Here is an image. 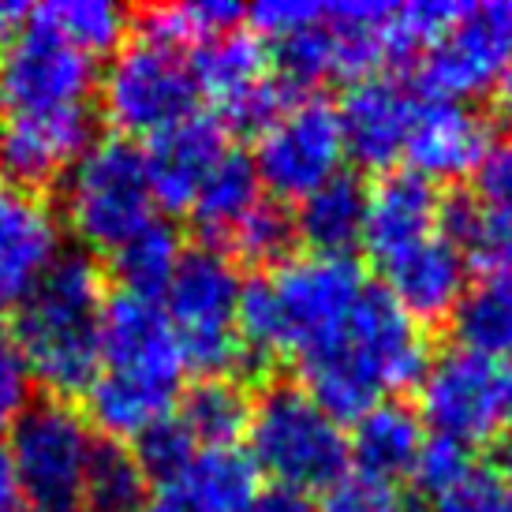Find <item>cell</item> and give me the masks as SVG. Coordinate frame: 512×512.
<instances>
[{
  "mask_svg": "<svg viewBox=\"0 0 512 512\" xmlns=\"http://www.w3.org/2000/svg\"><path fill=\"white\" fill-rule=\"evenodd\" d=\"M498 475L501 483H512V434H505L501 438V445H498Z\"/></svg>",
  "mask_w": 512,
  "mask_h": 512,
  "instance_id": "cell-46",
  "label": "cell"
},
{
  "mask_svg": "<svg viewBox=\"0 0 512 512\" xmlns=\"http://www.w3.org/2000/svg\"><path fill=\"white\" fill-rule=\"evenodd\" d=\"M449 326L460 352L483 356L490 363L512 359V281L483 277L479 285L464 288L449 314Z\"/></svg>",
  "mask_w": 512,
  "mask_h": 512,
  "instance_id": "cell-27",
  "label": "cell"
},
{
  "mask_svg": "<svg viewBox=\"0 0 512 512\" xmlns=\"http://www.w3.org/2000/svg\"><path fill=\"white\" fill-rule=\"evenodd\" d=\"M475 199L512 210V143H494L475 165Z\"/></svg>",
  "mask_w": 512,
  "mask_h": 512,
  "instance_id": "cell-42",
  "label": "cell"
},
{
  "mask_svg": "<svg viewBox=\"0 0 512 512\" xmlns=\"http://www.w3.org/2000/svg\"><path fill=\"white\" fill-rule=\"evenodd\" d=\"M150 501V479L120 441H98L86 479V512H139Z\"/></svg>",
  "mask_w": 512,
  "mask_h": 512,
  "instance_id": "cell-32",
  "label": "cell"
},
{
  "mask_svg": "<svg viewBox=\"0 0 512 512\" xmlns=\"http://www.w3.org/2000/svg\"><path fill=\"white\" fill-rule=\"evenodd\" d=\"M109 285L105 270L83 251L60 255L12 322L30 382L53 400L86 397L101 374V326Z\"/></svg>",
  "mask_w": 512,
  "mask_h": 512,
  "instance_id": "cell-2",
  "label": "cell"
},
{
  "mask_svg": "<svg viewBox=\"0 0 512 512\" xmlns=\"http://www.w3.org/2000/svg\"><path fill=\"white\" fill-rule=\"evenodd\" d=\"M296 243V221L281 202H258L251 214L243 217L236 232L228 236V247L255 266H273L285 262L288 247Z\"/></svg>",
  "mask_w": 512,
  "mask_h": 512,
  "instance_id": "cell-34",
  "label": "cell"
},
{
  "mask_svg": "<svg viewBox=\"0 0 512 512\" xmlns=\"http://www.w3.org/2000/svg\"><path fill=\"white\" fill-rule=\"evenodd\" d=\"M240 4L228 0H191V4H157V8H143L139 12V38L157 42L165 49H199L210 38L236 30L243 23Z\"/></svg>",
  "mask_w": 512,
  "mask_h": 512,
  "instance_id": "cell-30",
  "label": "cell"
},
{
  "mask_svg": "<svg viewBox=\"0 0 512 512\" xmlns=\"http://www.w3.org/2000/svg\"><path fill=\"white\" fill-rule=\"evenodd\" d=\"M258 180L281 199H307L311 191L341 176L344 139L337 109L322 98H296L258 135Z\"/></svg>",
  "mask_w": 512,
  "mask_h": 512,
  "instance_id": "cell-10",
  "label": "cell"
},
{
  "mask_svg": "<svg viewBox=\"0 0 512 512\" xmlns=\"http://www.w3.org/2000/svg\"><path fill=\"white\" fill-rule=\"evenodd\" d=\"M490 146H494V131L475 109H468L464 101L430 98L415 113L412 139L404 154L412 157V172L434 184V180L471 176Z\"/></svg>",
  "mask_w": 512,
  "mask_h": 512,
  "instance_id": "cell-19",
  "label": "cell"
},
{
  "mask_svg": "<svg viewBox=\"0 0 512 512\" xmlns=\"http://www.w3.org/2000/svg\"><path fill=\"white\" fill-rule=\"evenodd\" d=\"M101 113L120 139H154L199 113V83L191 60L176 49L135 38L113 53L98 79Z\"/></svg>",
  "mask_w": 512,
  "mask_h": 512,
  "instance_id": "cell-8",
  "label": "cell"
},
{
  "mask_svg": "<svg viewBox=\"0 0 512 512\" xmlns=\"http://www.w3.org/2000/svg\"><path fill=\"white\" fill-rule=\"evenodd\" d=\"M490 98L498 101V109L505 116H512V68L505 75H501L498 83H494V90H490Z\"/></svg>",
  "mask_w": 512,
  "mask_h": 512,
  "instance_id": "cell-44",
  "label": "cell"
},
{
  "mask_svg": "<svg viewBox=\"0 0 512 512\" xmlns=\"http://www.w3.org/2000/svg\"><path fill=\"white\" fill-rule=\"evenodd\" d=\"M131 453H135L146 479L157 486V483H165V479H172V475H180V471L195 460L199 445H195V438L187 434L184 423L172 412L169 419H161L157 427L146 430L143 438H135V449H131Z\"/></svg>",
  "mask_w": 512,
  "mask_h": 512,
  "instance_id": "cell-36",
  "label": "cell"
},
{
  "mask_svg": "<svg viewBox=\"0 0 512 512\" xmlns=\"http://www.w3.org/2000/svg\"><path fill=\"white\" fill-rule=\"evenodd\" d=\"M471 471H475V464H471V445L445 438V434H434V438L423 441V449L415 456L412 479L419 483L423 494L438 498V494H445L449 486H456Z\"/></svg>",
  "mask_w": 512,
  "mask_h": 512,
  "instance_id": "cell-38",
  "label": "cell"
},
{
  "mask_svg": "<svg viewBox=\"0 0 512 512\" xmlns=\"http://www.w3.org/2000/svg\"><path fill=\"white\" fill-rule=\"evenodd\" d=\"M184 251L187 247L180 228L157 214L150 225H143L128 243H120L113 251V273L120 277L124 292L161 299L176 266H180V258H184Z\"/></svg>",
  "mask_w": 512,
  "mask_h": 512,
  "instance_id": "cell-28",
  "label": "cell"
},
{
  "mask_svg": "<svg viewBox=\"0 0 512 512\" xmlns=\"http://www.w3.org/2000/svg\"><path fill=\"white\" fill-rule=\"evenodd\" d=\"M441 202L427 176L419 172H385L367 191V221H363V243L374 258L397 255L412 243L434 236Z\"/></svg>",
  "mask_w": 512,
  "mask_h": 512,
  "instance_id": "cell-21",
  "label": "cell"
},
{
  "mask_svg": "<svg viewBox=\"0 0 512 512\" xmlns=\"http://www.w3.org/2000/svg\"><path fill=\"white\" fill-rule=\"evenodd\" d=\"M228 131L225 124L210 113H191L187 120L172 124L154 139H146V176L154 202L172 214L191 210V202L206 184V176L217 169V161L228 154Z\"/></svg>",
  "mask_w": 512,
  "mask_h": 512,
  "instance_id": "cell-16",
  "label": "cell"
},
{
  "mask_svg": "<svg viewBox=\"0 0 512 512\" xmlns=\"http://www.w3.org/2000/svg\"><path fill=\"white\" fill-rule=\"evenodd\" d=\"M501 408H505V423H512V367L501 370Z\"/></svg>",
  "mask_w": 512,
  "mask_h": 512,
  "instance_id": "cell-47",
  "label": "cell"
},
{
  "mask_svg": "<svg viewBox=\"0 0 512 512\" xmlns=\"http://www.w3.org/2000/svg\"><path fill=\"white\" fill-rule=\"evenodd\" d=\"M258 468L240 445L199 449L180 475L154 486L150 512H251L258 501Z\"/></svg>",
  "mask_w": 512,
  "mask_h": 512,
  "instance_id": "cell-18",
  "label": "cell"
},
{
  "mask_svg": "<svg viewBox=\"0 0 512 512\" xmlns=\"http://www.w3.org/2000/svg\"><path fill=\"white\" fill-rule=\"evenodd\" d=\"M415 113L419 101L408 90H400L393 79L367 75L352 83L337 109L344 154H352L367 169H389L408 150Z\"/></svg>",
  "mask_w": 512,
  "mask_h": 512,
  "instance_id": "cell-17",
  "label": "cell"
},
{
  "mask_svg": "<svg viewBox=\"0 0 512 512\" xmlns=\"http://www.w3.org/2000/svg\"><path fill=\"white\" fill-rule=\"evenodd\" d=\"M468 4L456 0H412L400 4L389 23V57H412V53H427L445 30L453 27L464 15Z\"/></svg>",
  "mask_w": 512,
  "mask_h": 512,
  "instance_id": "cell-35",
  "label": "cell"
},
{
  "mask_svg": "<svg viewBox=\"0 0 512 512\" xmlns=\"http://www.w3.org/2000/svg\"><path fill=\"white\" fill-rule=\"evenodd\" d=\"M64 217L86 247L113 255L157 217L143 146L109 135L90 146L64 176Z\"/></svg>",
  "mask_w": 512,
  "mask_h": 512,
  "instance_id": "cell-7",
  "label": "cell"
},
{
  "mask_svg": "<svg viewBox=\"0 0 512 512\" xmlns=\"http://www.w3.org/2000/svg\"><path fill=\"white\" fill-rule=\"evenodd\" d=\"M94 146V113L49 109V113H8L0 120V176L12 184L42 191L75 169Z\"/></svg>",
  "mask_w": 512,
  "mask_h": 512,
  "instance_id": "cell-14",
  "label": "cell"
},
{
  "mask_svg": "<svg viewBox=\"0 0 512 512\" xmlns=\"http://www.w3.org/2000/svg\"><path fill=\"white\" fill-rule=\"evenodd\" d=\"M441 236L483 277L512 281V210L486 206L475 195L441 202Z\"/></svg>",
  "mask_w": 512,
  "mask_h": 512,
  "instance_id": "cell-24",
  "label": "cell"
},
{
  "mask_svg": "<svg viewBox=\"0 0 512 512\" xmlns=\"http://www.w3.org/2000/svg\"><path fill=\"white\" fill-rule=\"evenodd\" d=\"M30 370L19 352L12 322L0 314V430H12L15 419L30 408Z\"/></svg>",
  "mask_w": 512,
  "mask_h": 512,
  "instance_id": "cell-39",
  "label": "cell"
},
{
  "mask_svg": "<svg viewBox=\"0 0 512 512\" xmlns=\"http://www.w3.org/2000/svg\"><path fill=\"white\" fill-rule=\"evenodd\" d=\"M34 15H42L57 34H64L94 60L101 53H116L131 34L128 8L109 0H53V4H38Z\"/></svg>",
  "mask_w": 512,
  "mask_h": 512,
  "instance_id": "cell-31",
  "label": "cell"
},
{
  "mask_svg": "<svg viewBox=\"0 0 512 512\" xmlns=\"http://www.w3.org/2000/svg\"><path fill=\"white\" fill-rule=\"evenodd\" d=\"M243 453L277 490L307 494L326 490L344 475L348 438L341 423L307 397L303 385H270L251 404Z\"/></svg>",
  "mask_w": 512,
  "mask_h": 512,
  "instance_id": "cell-4",
  "label": "cell"
},
{
  "mask_svg": "<svg viewBox=\"0 0 512 512\" xmlns=\"http://www.w3.org/2000/svg\"><path fill=\"white\" fill-rule=\"evenodd\" d=\"M98 60L72 45L42 15H27L0 42V113H49L90 105Z\"/></svg>",
  "mask_w": 512,
  "mask_h": 512,
  "instance_id": "cell-9",
  "label": "cell"
},
{
  "mask_svg": "<svg viewBox=\"0 0 512 512\" xmlns=\"http://www.w3.org/2000/svg\"><path fill=\"white\" fill-rule=\"evenodd\" d=\"M509 494L494 471H471L456 486H449L445 494L434 498L430 512H505Z\"/></svg>",
  "mask_w": 512,
  "mask_h": 512,
  "instance_id": "cell-40",
  "label": "cell"
},
{
  "mask_svg": "<svg viewBox=\"0 0 512 512\" xmlns=\"http://www.w3.org/2000/svg\"><path fill=\"white\" fill-rule=\"evenodd\" d=\"M240 296L243 277L225 251L210 243L184 251L161 307L180 337L187 370L202 378H228L247 363V348L236 329Z\"/></svg>",
  "mask_w": 512,
  "mask_h": 512,
  "instance_id": "cell-5",
  "label": "cell"
},
{
  "mask_svg": "<svg viewBox=\"0 0 512 512\" xmlns=\"http://www.w3.org/2000/svg\"><path fill=\"white\" fill-rule=\"evenodd\" d=\"M0 512H27L23 509V498H19V483H15L12 471V456L0 445Z\"/></svg>",
  "mask_w": 512,
  "mask_h": 512,
  "instance_id": "cell-43",
  "label": "cell"
},
{
  "mask_svg": "<svg viewBox=\"0 0 512 512\" xmlns=\"http://www.w3.org/2000/svg\"><path fill=\"white\" fill-rule=\"evenodd\" d=\"M19 498L27 512H86V479L98 449L94 427L68 400H30L8 438Z\"/></svg>",
  "mask_w": 512,
  "mask_h": 512,
  "instance_id": "cell-6",
  "label": "cell"
},
{
  "mask_svg": "<svg viewBox=\"0 0 512 512\" xmlns=\"http://www.w3.org/2000/svg\"><path fill=\"white\" fill-rule=\"evenodd\" d=\"M512 68V4H468L419 60V86L438 101L490 94Z\"/></svg>",
  "mask_w": 512,
  "mask_h": 512,
  "instance_id": "cell-11",
  "label": "cell"
},
{
  "mask_svg": "<svg viewBox=\"0 0 512 512\" xmlns=\"http://www.w3.org/2000/svg\"><path fill=\"white\" fill-rule=\"evenodd\" d=\"M419 408L430 427L464 445L486 441L505 423L501 408V367L471 352H445L430 359L419 378Z\"/></svg>",
  "mask_w": 512,
  "mask_h": 512,
  "instance_id": "cell-13",
  "label": "cell"
},
{
  "mask_svg": "<svg viewBox=\"0 0 512 512\" xmlns=\"http://www.w3.org/2000/svg\"><path fill=\"white\" fill-rule=\"evenodd\" d=\"M427 367V333L385 288L370 285L341 333L299 359L307 397L337 423H356L389 389L419 385Z\"/></svg>",
  "mask_w": 512,
  "mask_h": 512,
  "instance_id": "cell-1",
  "label": "cell"
},
{
  "mask_svg": "<svg viewBox=\"0 0 512 512\" xmlns=\"http://www.w3.org/2000/svg\"><path fill=\"white\" fill-rule=\"evenodd\" d=\"M314 512H412L397 483L370 479L363 471H344L333 486L322 490Z\"/></svg>",
  "mask_w": 512,
  "mask_h": 512,
  "instance_id": "cell-37",
  "label": "cell"
},
{
  "mask_svg": "<svg viewBox=\"0 0 512 512\" xmlns=\"http://www.w3.org/2000/svg\"><path fill=\"white\" fill-rule=\"evenodd\" d=\"M318 12H322V4H314V0H262V4H255L247 12V19H251L258 38L266 34V38L277 42V38H285L292 30L314 23Z\"/></svg>",
  "mask_w": 512,
  "mask_h": 512,
  "instance_id": "cell-41",
  "label": "cell"
},
{
  "mask_svg": "<svg viewBox=\"0 0 512 512\" xmlns=\"http://www.w3.org/2000/svg\"><path fill=\"white\" fill-rule=\"evenodd\" d=\"M60 258V217L42 191L0 176V311L19 307Z\"/></svg>",
  "mask_w": 512,
  "mask_h": 512,
  "instance_id": "cell-15",
  "label": "cell"
},
{
  "mask_svg": "<svg viewBox=\"0 0 512 512\" xmlns=\"http://www.w3.org/2000/svg\"><path fill=\"white\" fill-rule=\"evenodd\" d=\"M277 75L285 79L292 90L299 86L326 83V79H341V60H337V38L326 19V4L314 23L292 30L285 38H277Z\"/></svg>",
  "mask_w": 512,
  "mask_h": 512,
  "instance_id": "cell-33",
  "label": "cell"
},
{
  "mask_svg": "<svg viewBox=\"0 0 512 512\" xmlns=\"http://www.w3.org/2000/svg\"><path fill=\"white\" fill-rule=\"evenodd\" d=\"M258 202H262V180L255 172V161L243 150H228L217 161V169L206 176V184L199 187L187 214L195 217V225L210 240V247H217V243H228L236 225Z\"/></svg>",
  "mask_w": 512,
  "mask_h": 512,
  "instance_id": "cell-26",
  "label": "cell"
},
{
  "mask_svg": "<svg viewBox=\"0 0 512 512\" xmlns=\"http://www.w3.org/2000/svg\"><path fill=\"white\" fill-rule=\"evenodd\" d=\"M101 370L180 397L187 363L161 299L135 296L124 288L109 292L101 326Z\"/></svg>",
  "mask_w": 512,
  "mask_h": 512,
  "instance_id": "cell-12",
  "label": "cell"
},
{
  "mask_svg": "<svg viewBox=\"0 0 512 512\" xmlns=\"http://www.w3.org/2000/svg\"><path fill=\"white\" fill-rule=\"evenodd\" d=\"M176 419L199 449H228L247 434L251 397L232 378H202L176 408Z\"/></svg>",
  "mask_w": 512,
  "mask_h": 512,
  "instance_id": "cell-29",
  "label": "cell"
},
{
  "mask_svg": "<svg viewBox=\"0 0 512 512\" xmlns=\"http://www.w3.org/2000/svg\"><path fill=\"white\" fill-rule=\"evenodd\" d=\"M505 512H512V498H509V505H505Z\"/></svg>",
  "mask_w": 512,
  "mask_h": 512,
  "instance_id": "cell-48",
  "label": "cell"
},
{
  "mask_svg": "<svg viewBox=\"0 0 512 512\" xmlns=\"http://www.w3.org/2000/svg\"><path fill=\"white\" fill-rule=\"evenodd\" d=\"M382 277L385 292L397 299L415 322L419 318L430 322V318L453 314V307L460 303L468 262L441 232H434L427 240L382 258Z\"/></svg>",
  "mask_w": 512,
  "mask_h": 512,
  "instance_id": "cell-20",
  "label": "cell"
},
{
  "mask_svg": "<svg viewBox=\"0 0 512 512\" xmlns=\"http://www.w3.org/2000/svg\"><path fill=\"white\" fill-rule=\"evenodd\" d=\"M191 72L199 83V94L217 105L214 116H225L232 105H240L247 94H255L262 83H270V53L255 30H225L195 49Z\"/></svg>",
  "mask_w": 512,
  "mask_h": 512,
  "instance_id": "cell-22",
  "label": "cell"
},
{
  "mask_svg": "<svg viewBox=\"0 0 512 512\" xmlns=\"http://www.w3.org/2000/svg\"><path fill=\"white\" fill-rule=\"evenodd\" d=\"M423 419L404 404H374L367 415L356 419V434L348 441V456L370 479L393 483L400 475H412L415 456L423 449Z\"/></svg>",
  "mask_w": 512,
  "mask_h": 512,
  "instance_id": "cell-23",
  "label": "cell"
},
{
  "mask_svg": "<svg viewBox=\"0 0 512 512\" xmlns=\"http://www.w3.org/2000/svg\"><path fill=\"white\" fill-rule=\"evenodd\" d=\"M296 240L311 247V255H348L363 240V221H367V191L356 176H333L329 184L299 199Z\"/></svg>",
  "mask_w": 512,
  "mask_h": 512,
  "instance_id": "cell-25",
  "label": "cell"
},
{
  "mask_svg": "<svg viewBox=\"0 0 512 512\" xmlns=\"http://www.w3.org/2000/svg\"><path fill=\"white\" fill-rule=\"evenodd\" d=\"M27 15V4H0V42L12 34V27Z\"/></svg>",
  "mask_w": 512,
  "mask_h": 512,
  "instance_id": "cell-45",
  "label": "cell"
},
{
  "mask_svg": "<svg viewBox=\"0 0 512 512\" xmlns=\"http://www.w3.org/2000/svg\"><path fill=\"white\" fill-rule=\"evenodd\" d=\"M367 292L352 255L285 258L266 277L243 281L236 329L247 356H296L329 344Z\"/></svg>",
  "mask_w": 512,
  "mask_h": 512,
  "instance_id": "cell-3",
  "label": "cell"
}]
</instances>
